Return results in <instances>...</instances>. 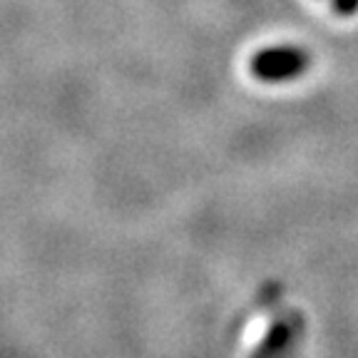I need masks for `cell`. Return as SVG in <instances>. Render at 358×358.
Wrapping results in <instances>:
<instances>
[{"label": "cell", "mask_w": 358, "mask_h": 358, "mask_svg": "<svg viewBox=\"0 0 358 358\" xmlns=\"http://www.w3.org/2000/svg\"><path fill=\"white\" fill-rule=\"evenodd\" d=\"M336 8L341 13H353L358 8V0H336Z\"/></svg>", "instance_id": "obj_3"}, {"label": "cell", "mask_w": 358, "mask_h": 358, "mask_svg": "<svg viewBox=\"0 0 358 358\" xmlns=\"http://www.w3.org/2000/svg\"><path fill=\"white\" fill-rule=\"evenodd\" d=\"M289 338H291L289 326H284V324L274 326V329L268 331L266 341L262 343V348H259L257 356H254V358H276V356H281V351L286 348Z\"/></svg>", "instance_id": "obj_2"}, {"label": "cell", "mask_w": 358, "mask_h": 358, "mask_svg": "<svg viewBox=\"0 0 358 358\" xmlns=\"http://www.w3.org/2000/svg\"><path fill=\"white\" fill-rule=\"evenodd\" d=\"M303 67H306V55L296 50H266L262 55L254 57L252 62V70L264 80H284L291 78V75L301 73Z\"/></svg>", "instance_id": "obj_1"}]
</instances>
